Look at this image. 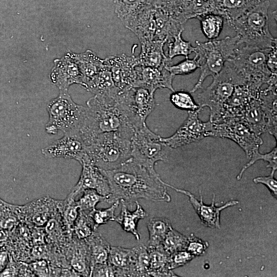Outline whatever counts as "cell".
Listing matches in <instances>:
<instances>
[{
    "label": "cell",
    "mask_w": 277,
    "mask_h": 277,
    "mask_svg": "<svg viewBox=\"0 0 277 277\" xmlns=\"http://www.w3.org/2000/svg\"><path fill=\"white\" fill-rule=\"evenodd\" d=\"M101 171L110 187V193L105 201L109 204L123 200L128 206L141 199L154 202L171 200L159 174L152 173L131 157L117 168Z\"/></svg>",
    "instance_id": "6da1fadb"
},
{
    "label": "cell",
    "mask_w": 277,
    "mask_h": 277,
    "mask_svg": "<svg viewBox=\"0 0 277 277\" xmlns=\"http://www.w3.org/2000/svg\"><path fill=\"white\" fill-rule=\"evenodd\" d=\"M118 95L119 93L114 96L96 94L87 102L85 118L79 131L86 146L101 133L134 129Z\"/></svg>",
    "instance_id": "7a4b0ae2"
},
{
    "label": "cell",
    "mask_w": 277,
    "mask_h": 277,
    "mask_svg": "<svg viewBox=\"0 0 277 277\" xmlns=\"http://www.w3.org/2000/svg\"><path fill=\"white\" fill-rule=\"evenodd\" d=\"M135 130L103 133L86 146L89 162L101 170L118 168L131 157V140Z\"/></svg>",
    "instance_id": "3957f363"
},
{
    "label": "cell",
    "mask_w": 277,
    "mask_h": 277,
    "mask_svg": "<svg viewBox=\"0 0 277 277\" xmlns=\"http://www.w3.org/2000/svg\"><path fill=\"white\" fill-rule=\"evenodd\" d=\"M193 52L201 69L199 79L190 93L200 89L209 76L217 75L223 69L227 61L232 58L242 45L239 36H227L222 39H213L206 42L195 41Z\"/></svg>",
    "instance_id": "277c9868"
},
{
    "label": "cell",
    "mask_w": 277,
    "mask_h": 277,
    "mask_svg": "<svg viewBox=\"0 0 277 277\" xmlns=\"http://www.w3.org/2000/svg\"><path fill=\"white\" fill-rule=\"evenodd\" d=\"M270 5L268 0L261 1L229 25L239 36L242 45L266 49L277 44L276 38L273 37L269 28Z\"/></svg>",
    "instance_id": "5b68a950"
},
{
    "label": "cell",
    "mask_w": 277,
    "mask_h": 277,
    "mask_svg": "<svg viewBox=\"0 0 277 277\" xmlns=\"http://www.w3.org/2000/svg\"><path fill=\"white\" fill-rule=\"evenodd\" d=\"M276 87L267 85L245 108L239 120L261 135L268 133L276 140Z\"/></svg>",
    "instance_id": "8992f818"
},
{
    "label": "cell",
    "mask_w": 277,
    "mask_h": 277,
    "mask_svg": "<svg viewBox=\"0 0 277 277\" xmlns=\"http://www.w3.org/2000/svg\"><path fill=\"white\" fill-rule=\"evenodd\" d=\"M241 84L236 72L227 61L221 71L213 77L210 85L197 94V103L200 107L203 109L206 107L210 110V122L220 120L235 86Z\"/></svg>",
    "instance_id": "52a82bcc"
},
{
    "label": "cell",
    "mask_w": 277,
    "mask_h": 277,
    "mask_svg": "<svg viewBox=\"0 0 277 277\" xmlns=\"http://www.w3.org/2000/svg\"><path fill=\"white\" fill-rule=\"evenodd\" d=\"M86 107L75 103L68 91H60L58 95L47 105L49 120L46 133L55 135L59 131L64 134L79 132L84 122Z\"/></svg>",
    "instance_id": "ba28073f"
},
{
    "label": "cell",
    "mask_w": 277,
    "mask_h": 277,
    "mask_svg": "<svg viewBox=\"0 0 277 277\" xmlns=\"http://www.w3.org/2000/svg\"><path fill=\"white\" fill-rule=\"evenodd\" d=\"M270 49H261L242 45L228 61L245 83L260 86L275 83L277 75L271 73L266 64Z\"/></svg>",
    "instance_id": "9c48e42d"
},
{
    "label": "cell",
    "mask_w": 277,
    "mask_h": 277,
    "mask_svg": "<svg viewBox=\"0 0 277 277\" xmlns=\"http://www.w3.org/2000/svg\"><path fill=\"white\" fill-rule=\"evenodd\" d=\"M161 137L145 124L135 129L131 140L132 160L155 174H158L154 168L155 164L166 161L172 149Z\"/></svg>",
    "instance_id": "30bf717a"
},
{
    "label": "cell",
    "mask_w": 277,
    "mask_h": 277,
    "mask_svg": "<svg viewBox=\"0 0 277 277\" xmlns=\"http://www.w3.org/2000/svg\"><path fill=\"white\" fill-rule=\"evenodd\" d=\"M208 136L231 140L243 149L248 160L263 143L261 135L236 118L213 122L208 121L206 137Z\"/></svg>",
    "instance_id": "8fae6325"
},
{
    "label": "cell",
    "mask_w": 277,
    "mask_h": 277,
    "mask_svg": "<svg viewBox=\"0 0 277 277\" xmlns=\"http://www.w3.org/2000/svg\"><path fill=\"white\" fill-rule=\"evenodd\" d=\"M120 97L134 129L146 124L155 107L154 94L144 88L132 87L122 91Z\"/></svg>",
    "instance_id": "7c38bea8"
},
{
    "label": "cell",
    "mask_w": 277,
    "mask_h": 277,
    "mask_svg": "<svg viewBox=\"0 0 277 277\" xmlns=\"http://www.w3.org/2000/svg\"><path fill=\"white\" fill-rule=\"evenodd\" d=\"M200 108L194 111H189L188 115L183 124L172 135L161 137L171 148H177L189 145L206 137L207 122H202L199 117Z\"/></svg>",
    "instance_id": "4fadbf2b"
},
{
    "label": "cell",
    "mask_w": 277,
    "mask_h": 277,
    "mask_svg": "<svg viewBox=\"0 0 277 277\" xmlns=\"http://www.w3.org/2000/svg\"><path fill=\"white\" fill-rule=\"evenodd\" d=\"M47 158L74 159L80 163L87 156L86 145L79 132L64 134L60 139L42 149Z\"/></svg>",
    "instance_id": "5bb4252c"
},
{
    "label": "cell",
    "mask_w": 277,
    "mask_h": 277,
    "mask_svg": "<svg viewBox=\"0 0 277 277\" xmlns=\"http://www.w3.org/2000/svg\"><path fill=\"white\" fill-rule=\"evenodd\" d=\"M104 60L116 87L121 90L134 87L137 78L136 67L140 64L137 57L122 54Z\"/></svg>",
    "instance_id": "9a60e30c"
},
{
    "label": "cell",
    "mask_w": 277,
    "mask_h": 277,
    "mask_svg": "<svg viewBox=\"0 0 277 277\" xmlns=\"http://www.w3.org/2000/svg\"><path fill=\"white\" fill-rule=\"evenodd\" d=\"M50 74L51 81L60 91H68L69 87L78 84L83 87V77L72 52L54 60Z\"/></svg>",
    "instance_id": "2e32d148"
},
{
    "label": "cell",
    "mask_w": 277,
    "mask_h": 277,
    "mask_svg": "<svg viewBox=\"0 0 277 277\" xmlns=\"http://www.w3.org/2000/svg\"><path fill=\"white\" fill-rule=\"evenodd\" d=\"M61 201L49 197L41 198L22 206H16L19 219L25 220L35 226H43L57 211Z\"/></svg>",
    "instance_id": "e0dca14e"
},
{
    "label": "cell",
    "mask_w": 277,
    "mask_h": 277,
    "mask_svg": "<svg viewBox=\"0 0 277 277\" xmlns=\"http://www.w3.org/2000/svg\"><path fill=\"white\" fill-rule=\"evenodd\" d=\"M81 164L82 170L80 179L67 197L75 200L84 190L92 189L107 197L110 193V187L107 177L101 170L89 162Z\"/></svg>",
    "instance_id": "ac0fdd59"
},
{
    "label": "cell",
    "mask_w": 277,
    "mask_h": 277,
    "mask_svg": "<svg viewBox=\"0 0 277 277\" xmlns=\"http://www.w3.org/2000/svg\"><path fill=\"white\" fill-rule=\"evenodd\" d=\"M164 184L166 187L188 196L190 203L194 208L201 222L206 226L212 228H220V213L223 210L239 203L238 201H230L221 206L217 207L215 205V195L213 193L211 204L210 205H205L203 203L201 193L200 200L198 201L195 196L188 191L176 188L165 182H164Z\"/></svg>",
    "instance_id": "d6986e66"
},
{
    "label": "cell",
    "mask_w": 277,
    "mask_h": 277,
    "mask_svg": "<svg viewBox=\"0 0 277 277\" xmlns=\"http://www.w3.org/2000/svg\"><path fill=\"white\" fill-rule=\"evenodd\" d=\"M263 86L246 83L235 86L234 91L225 104L219 122L229 118L239 119L248 104L256 97Z\"/></svg>",
    "instance_id": "ffe728a7"
},
{
    "label": "cell",
    "mask_w": 277,
    "mask_h": 277,
    "mask_svg": "<svg viewBox=\"0 0 277 277\" xmlns=\"http://www.w3.org/2000/svg\"><path fill=\"white\" fill-rule=\"evenodd\" d=\"M137 78L134 87H142L153 94L157 89L167 88L172 92L175 90L172 83L175 77L166 69V66L159 68L143 66L136 67Z\"/></svg>",
    "instance_id": "44dd1931"
},
{
    "label": "cell",
    "mask_w": 277,
    "mask_h": 277,
    "mask_svg": "<svg viewBox=\"0 0 277 277\" xmlns=\"http://www.w3.org/2000/svg\"><path fill=\"white\" fill-rule=\"evenodd\" d=\"M125 27L135 34L140 43L155 40V24L152 4L141 11Z\"/></svg>",
    "instance_id": "7402d4cb"
},
{
    "label": "cell",
    "mask_w": 277,
    "mask_h": 277,
    "mask_svg": "<svg viewBox=\"0 0 277 277\" xmlns=\"http://www.w3.org/2000/svg\"><path fill=\"white\" fill-rule=\"evenodd\" d=\"M69 265L80 276H90V256L85 240L77 239L73 234L68 248Z\"/></svg>",
    "instance_id": "603a6c76"
},
{
    "label": "cell",
    "mask_w": 277,
    "mask_h": 277,
    "mask_svg": "<svg viewBox=\"0 0 277 277\" xmlns=\"http://www.w3.org/2000/svg\"><path fill=\"white\" fill-rule=\"evenodd\" d=\"M166 42L161 40L148 41L141 43L138 59L140 65L159 68L170 65L172 60L165 55L164 46Z\"/></svg>",
    "instance_id": "cb8c5ba5"
},
{
    "label": "cell",
    "mask_w": 277,
    "mask_h": 277,
    "mask_svg": "<svg viewBox=\"0 0 277 277\" xmlns=\"http://www.w3.org/2000/svg\"><path fill=\"white\" fill-rule=\"evenodd\" d=\"M134 259V247L111 246L107 262L112 267L115 276H133Z\"/></svg>",
    "instance_id": "d4e9b609"
},
{
    "label": "cell",
    "mask_w": 277,
    "mask_h": 277,
    "mask_svg": "<svg viewBox=\"0 0 277 277\" xmlns=\"http://www.w3.org/2000/svg\"><path fill=\"white\" fill-rule=\"evenodd\" d=\"M153 6L155 24V40L164 41L166 43L172 41L180 32L183 31V24L160 8Z\"/></svg>",
    "instance_id": "484cf974"
},
{
    "label": "cell",
    "mask_w": 277,
    "mask_h": 277,
    "mask_svg": "<svg viewBox=\"0 0 277 277\" xmlns=\"http://www.w3.org/2000/svg\"><path fill=\"white\" fill-rule=\"evenodd\" d=\"M72 53L83 75V87L85 89L87 83L106 67L105 60L90 50L81 53Z\"/></svg>",
    "instance_id": "4316f807"
},
{
    "label": "cell",
    "mask_w": 277,
    "mask_h": 277,
    "mask_svg": "<svg viewBox=\"0 0 277 277\" xmlns=\"http://www.w3.org/2000/svg\"><path fill=\"white\" fill-rule=\"evenodd\" d=\"M120 202L121 210L119 215L115 217L114 221L121 226L123 230L132 234L136 240L139 241L140 236L137 231V224L140 220L147 216V212L137 201L135 202L136 208L133 211L129 210L123 200H120Z\"/></svg>",
    "instance_id": "83f0119b"
},
{
    "label": "cell",
    "mask_w": 277,
    "mask_h": 277,
    "mask_svg": "<svg viewBox=\"0 0 277 277\" xmlns=\"http://www.w3.org/2000/svg\"><path fill=\"white\" fill-rule=\"evenodd\" d=\"M219 14L230 25L258 4L261 0H216Z\"/></svg>",
    "instance_id": "f1b7e54d"
},
{
    "label": "cell",
    "mask_w": 277,
    "mask_h": 277,
    "mask_svg": "<svg viewBox=\"0 0 277 277\" xmlns=\"http://www.w3.org/2000/svg\"><path fill=\"white\" fill-rule=\"evenodd\" d=\"M85 89L94 95L111 96L117 94L121 90L115 86L111 72L106 65L104 69L87 83Z\"/></svg>",
    "instance_id": "f546056e"
},
{
    "label": "cell",
    "mask_w": 277,
    "mask_h": 277,
    "mask_svg": "<svg viewBox=\"0 0 277 277\" xmlns=\"http://www.w3.org/2000/svg\"><path fill=\"white\" fill-rule=\"evenodd\" d=\"M148 250L150 254L148 276H177L169 269L170 254L163 248L162 245Z\"/></svg>",
    "instance_id": "4dcf8cb0"
},
{
    "label": "cell",
    "mask_w": 277,
    "mask_h": 277,
    "mask_svg": "<svg viewBox=\"0 0 277 277\" xmlns=\"http://www.w3.org/2000/svg\"><path fill=\"white\" fill-rule=\"evenodd\" d=\"M85 240L89 249L91 271L95 264L107 262L111 246L102 234L96 231Z\"/></svg>",
    "instance_id": "1f68e13d"
},
{
    "label": "cell",
    "mask_w": 277,
    "mask_h": 277,
    "mask_svg": "<svg viewBox=\"0 0 277 277\" xmlns=\"http://www.w3.org/2000/svg\"><path fill=\"white\" fill-rule=\"evenodd\" d=\"M153 0H113L114 11L125 26Z\"/></svg>",
    "instance_id": "d6a6232c"
},
{
    "label": "cell",
    "mask_w": 277,
    "mask_h": 277,
    "mask_svg": "<svg viewBox=\"0 0 277 277\" xmlns=\"http://www.w3.org/2000/svg\"><path fill=\"white\" fill-rule=\"evenodd\" d=\"M147 227L149 239L146 246L149 249L161 246L165 236L172 228L168 219L161 217H154L149 219Z\"/></svg>",
    "instance_id": "836d02e7"
},
{
    "label": "cell",
    "mask_w": 277,
    "mask_h": 277,
    "mask_svg": "<svg viewBox=\"0 0 277 277\" xmlns=\"http://www.w3.org/2000/svg\"><path fill=\"white\" fill-rule=\"evenodd\" d=\"M192 0H153L152 4L184 24L188 19L187 11Z\"/></svg>",
    "instance_id": "e575fe53"
},
{
    "label": "cell",
    "mask_w": 277,
    "mask_h": 277,
    "mask_svg": "<svg viewBox=\"0 0 277 277\" xmlns=\"http://www.w3.org/2000/svg\"><path fill=\"white\" fill-rule=\"evenodd\" d=\"M204 35L210 40L216 39L223 27L224 17L219 14L209 13L197 18Z\"/></svg>",
    "instance_id": "d590c367"
},
{
    "label": "cell",
    "mask_w": 277,
    "mask_h": 277,
    "mask_svg": "<svg viewBox=\"0 0 277 277\" xmlns=\"http://www.w3.org/2000/svg\"><path fill=\"white\" fill-rule=\"evenodd\" d=\"M188 243V237L172 228L168 231L161 245L169 254L177 251L186 250Z\"/></svg>",
    "instance_id": "8d00e7d4"
},
{
    "label": "cell",
    "mask_w": 277,
    "mask_h": 277,
    "mask_svg": "<svg viewBox=\"0 0 277 277\" xmlns=\"http://www.w3.org/2000/svg\"><path fill=\"white\" fill-rule=\"evenodd\" d=\"M209 13L219 14L216 0H192L187 11L188 20Z\"/></svg>",
    "instance_id": "74e56055"
},
{
    "label": "cell",
    "mask_w": 277,
    "mask_h": 277,
    "mask_svg": "<svg viewBox=\"0 0 277 277\" xmlns=\"http://www.w3.org/2000/svg\"><path fill=\"white\" fill-rule=\"evenodd\" d=\"M134 247L135 259L133 276H148L150 266L149 251L147 247L142 243Z\"/></svg>",
    "instance_id": "f35d334b"
},
{
    "label": "cell",
    "mask_w": 277,
    "mask_h": 277,
    "mask_svg": "<svg viewBox=\"0 0 277 277\" xmlns=\"http://www.w3.org/2000/svg\"><path fill=\"white\" fill-rule=\"evenodd\" d=\"M263 160L268 163L266 167L270 168L271 170L276 171L277 169V148L275 146L270 151L266 153H261L259 150L255 151L248 160V162L243 166L239 173L236 176V179L240 180L244 172L256 162Z\"/></svg>",
    "instance_id": "ab89813d"
},
{
    "label": "cell",
    "mask_w": 277,
    "mask_h": 277,
    "mask_svg": "<svg viewBox=\"0 0 277 277\" xmlns=\"http://www.w3.org/2000/svg\"><path fill=\"white\" fill-rule=\"evenodd\" d=\"M72 231L74 235L80 240H85L93 234L95 230L93 222L88 212L79 210Z\"/></svg>",
    "instance_id": "60d3db41"
},
{
    "label": "cell",
    "mask_w": 277,
    "mask_h": 277,
    "mask_svg": "<svg viewBox=\"0 0 277 277\" xmlns=\"http://www.w3.org/2000/svg\"><path fill=\"white\" fill-rule=\"evenodd\" d=\"M183 31L180 32L175 36L172 41L168 42L167 57L172 60L177 56H184L188 58V56L194 52L195 47L191 43L184 40L182 37Z\"/></svg>",
    "instance_id": "b9f144b4"
},
{
    "label": "cell",
    "mask_w": 277,
    "mask_h": 277,
    "mask_svg": "<svg viewBox=\"0 0 277 277\" xmlns=\"http://www.w3.org/2000/svg\"><path fill=\"white\" fill-rule=\"evenodd\" d=\"M60 212L67 229L70 233H73V227L79 213L75 200L67 197L62 201Z\"/></svg>",
    "instance_id": "7bdbcfd3"
},
{
    "label": "cell",
    "mask_w": 277,
    "mask_h": 277,
    "mask_svg": "<svg viewBox=\"0 0 277 277\" xmlns=\"http://www.w3.org/2000/svg\"><path fill=\"white\" fill-rule=\"evenodd\" d=\"M106 196L98 193L95 190L87 189L83 191V195L76 203L80 211L89 213L95 209L97 204L105 201Z\"/></svg>",
    "instance_id": "ee69618b"
},
{
    "label": "cell",
    "mask_w": 277,
    "mask_h": 277,
    "mask_svg": "<svg viewBox=\"0 0 277 277\" xmlns=\"http://www.w3.org/2000/svg\"><path fill=\"white\" fill-rule=\"evenodd\" d=\"M120 203V201H117L107 208L97 209L95 208L88 213L93 222L94 229L95 231L100 226L110 221H114L116 217L114 212Z\"/></svg>",
    "instance_id": "f6af8a7d"
},
{
    "label": "cell",
    "mask_w": 277,
    "mask_h": 277,
    "mask_svg": "<svg viewBox=\"0 0 277 277\" xmlns=\"http://www.w3.org/2000/svg\"><path fill=\"white\" fill-rule=\"evenodd\" d=\"M170 101L176 108L181 110L189 111L201 108L190 92L185 91L172 92L170 96Z\"/></svg>",
    "instance_id": "bcb514c9"
},
{
    "label": "cell",
    "mask_w": 277,
    "mask_h": 277,
    "mask_svg": "<svg viewBox=\"0 0 277 277\" xmlns=\"http://www.w3.org/2000/svg\"><path fill=\"white\" fill-rule=\"evenodd\" d=\"M166 68L171 74L175 76L190 74L199 68V65L195 56L192 59L186 58L185 60L176 65H166Z\"/></svg>",
    "instance_id": "7dc6e473"
},
{
    "label": "cell",
    "mask_w": 277,
    "mask_h": 277,
    "mask_svg": "<svg viewBox=\"0 0 277 277\" xmlns=\"http://www.w3.org/2000/svg\"><path fill=\"white\" fill-rule=\"evenodd\" d=\"M209 245L207 242L204 241L192 234L188 237V243L186 250L195 257L204 255Z\"/></svg>",
    "instance_id": "c3c4849f"
},
{
    "label": "cell",
    "mask_w": 277,
    "mask_h": 277,
    "mask_svg": "<svg viewBox=\"0 0 277 277\" xmlns=\"http://www.w3.org/2000/svg\"><path fill=\"white\" fill-rule=\"evenodd\" d=\"M194 258L195 256L186 250L177 251L170 256L169 269L172 270L174 269L183 266L190 262Z\"/></svg>",
    "instance_id": "681fc988"
},
{
    "label": "cell",
    "mask_w": 277,
    "mask_h": 277,
    "mask_svg": "<svg viewBox=\"0 0 277 277\" xmlns=\"http://www.w3.org/2000/svg\"><path fill=\"white\" fill-rule=\"evenodd\" d=\"M28 266L35 276H49V264L46 259L35 260Z\"/></svg>",
    "instance_id": "f907efd6"
},
{
    "label": "cell",
    "mask_w": 277,
    "mask_h": 277,
    "mask_svg": "<svg viewBox=\"0 0 277 277\" xmlns=\"http://www.w3.org/2000/svg\"><path fill=\"white\" fill-rule=\"evenodd\" d=\"M274 173L275 171L271 170L269 175L256 177L253 179V181L255 184H262L266 186L272 195L276 198L277 181L274 177Z\"/></svg>",
    "instance_id": "816d5d0a"
},
{
    "label": "cell",
    "mask_w": 277,
    "mask_h": 277,
    "mask_svg": "<svg viewBox=\"0 0 277 277\" xmlns=\"http://www.w3.org/2000/svg\"><path fill=\"white\" fill-rule=\"evenodd\" d=\"M90 276H115L111 266L107 262L95 264L91 269Z\"/></svg>",
    "instance_id": "f5cc1de1"
},
{
    "label": "cell",
    "mask_w": 277,
    "mask_h": 277,
    "mask_svg": "<svg viewBox=\"0 0 277 277\" xmlns=\"http://www.w3.org/2000/svg\"><path fill=\"white\" fill-rule=\"evenodd\" d=\"M277 44L271 48L268 52L267 58V66L271 72L274 74L277 73Z\"/></svg>",
    "instance_id": "db71d44e"
},
{
    "label": "cell",
    "mask_w": 277,
    "mask_h": 277,
    "mask_svg": "<svg viewBox=\"0 0 277 277\" xmlns=\"http://www.w3.org/2000/svg\"><path fill=\"white\" fill-rule=\"evenodd\" d=\"M18 265L9 256V262L5 269L0 272V276H18Z\"/></svg>",
    "instance_id": "11a10c76"
},
{
    "label": "cell",
    "mask_w": 277,
    "mask_h": 277,
    "mask_svg": "<svg viewBox=\"0 0 277 277\" xmlns=\"http://www.w3.org/2000/svg\"><path fill=\"white\" fill-rule=\"evenodd\" d=\"M47 250L45 246L43 244H37L32 248L31 256L34 260L39 259H46Z\"/></svg>",
    "instance_id": "9f6ffc18"
},
{
    "label": "cell",
    "mask_w": 277,
    "mask_h": 277,
    "mask_svg": "<svg viewBox=\"0 0 277 277\" xmlns=\"http://www.w3.org/2000/svg\"><path fill=\"white\" fill-rule=\"evenodd\" d=\"M9 255L7 251H0V272H2L7 266L9 262Z\"/></svg>",
    "instance_id": "6f0895ef"
}]
</instances>
